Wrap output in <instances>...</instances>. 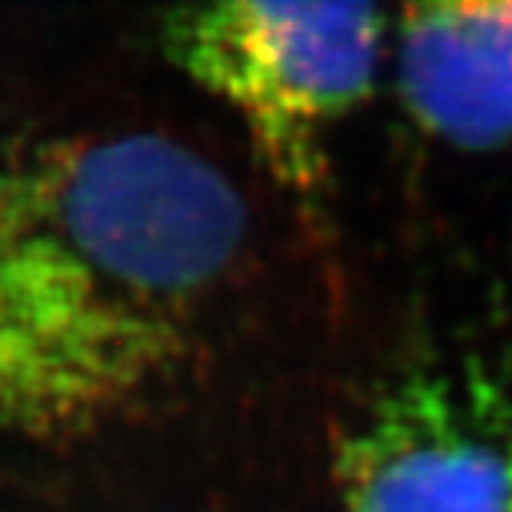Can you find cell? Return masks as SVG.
<instances>
[{
    "label": "cell",
    "mask_w": 512,
    "mask_h": 512,
    "mask_svg": "<svg viewBox=\"0 0 512 512\" xmlns=\"http://www.w3.org/2000/svg\"><path fill=\"white\" fill-rule=\"evenodd\" d=\"M248 234L234 180L160 131L60 134L0 160V433L134 416L200 348Z\"/></svg>",
    "instance_id": "1"
},
{
    "label": "cell",
    "mask_w": 512,
    "mask_h": 512,
    "mask_svg": "<svg viewBox=\"0 0 512 512\" xmlns=\"http://www.w3.org/2000/svg\"><path fill=\"white\" fill-rule=\"evenodd\" d=\"M399 86L410 114L464 148L512 137V3H421L399 23Z\"/></svg>",
    "instance_id": "4"
},
{
    "label": "cell",
    "mask_w": 512,
    "mask_h": 512,
    "mask_svg": "<svg viewBox=\"0 0 512 512\" xmlns=\"http://www.w3.org/2000/svg\"><path fill=\"white\" fill-rule=\"evenodd\" d=\"M163 49L197 86L237 111L276 183L313 197L325 134L365 100L384 20L370 3H211L163 20Z\"/></svg>",
    "instance_id": "2"
},
{
    "label": "cell",
    "mask_w": 512,
    "mask_h": 512,
    "mask_svg": "<svg viewBox=\"0 0 512 512\" xmlns=\"http://www.w3.org/2000/svg\"><path fill=\"white\" fill-rule=\"evenodd\" d=\"M342 512H512V424L478 384L413 376L339 456Z\"/></svg>",
    "instance_id": "3"
}]
</instances>
